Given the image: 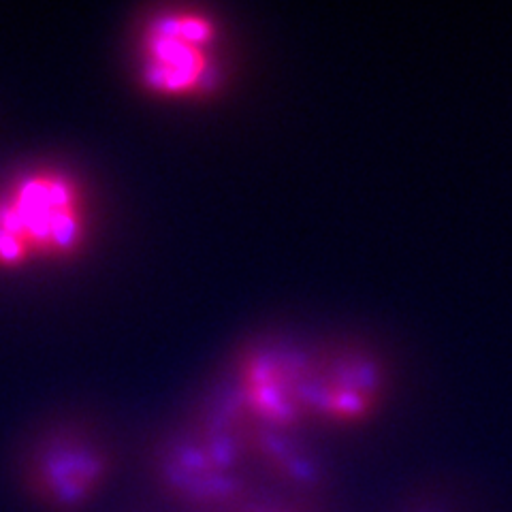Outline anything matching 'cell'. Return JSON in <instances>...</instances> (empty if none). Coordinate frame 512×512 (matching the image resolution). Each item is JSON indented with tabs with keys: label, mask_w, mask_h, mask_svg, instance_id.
Wrapping results in <instances>:
<instances>
[{
	"label": "cell",
	"mask_w": 512,
	"mask_h": 512,
	"mask_svg": "<svg viewBox=\"0 0 512 512\" xmlns=\"http://www.w3.org/2000/svg\"><path fill=\"white\" fill-rule=\"evenodd\" d=\"M252 466L250 423L229 387L175 427L154 455L160 487L192 512H233L254 500Z\"/></svg>",
	"instance_id": "obj_1"
},
{
	"label": "cell",
	"mask_w": 512,
	"mask_h": 512,
	"mask_svg": "<svg viewBox=\"0 0 512 512\" xmlns=\"http://www.w3.org/2000/svg\"><path fill=\"white\" fill-rule=\"evenodd\" d=\"M86 239V197L69 171L22 169L0 188V267L69 259Z\"/></svg>",
	"instance_id": "obj_2"
},
{
	"label": "cell",
	"mask_w": 512,
	"mask_h": 512,
	"mask_svg": "<svg viewBox=\"0 0 512 512\" xmlns=\"http://www.w3.org/2000/svg\"><path fill=\"white\" fill-rule=\"evenodd\" d=\"M220 41L210 15L175 7L150 13L135 37L139 86L160 99H205L224 79Z\"/></svg>",
	"instance_id": "obj_3"
},
{
	"label": "cell",
	"mask_w": 512,
	"mask_h": 512,
	"mask_svg": "<svg viewBox=\"0 0 512 512\" xmlns=\"http://www.w3.org/2000/svg\"><path fill=\"white\" fill-rule=\"evenodd\" d=\"M312 357L288 340H261L239 357L231 393L246 419L263 429L293 431L308 416Z\"/></svg>",
	"instance_id": "obj_4"
},
{
	"label": "cell",
	"mask_w": 512,
	"mask_h": 512,
	"mask_svg": "<svg viewBox=\"0 0 512 512\" xmlns=\"http://www.w3.org/2000/svg\"><path fill=\"white\" fill-rule=\"evenodd\" d=\"M105 446L77 427H54L32 444L24 483L35 502L52 512H79L99 495L109 476Z\"/></svg>",
	"instance_id": "obj_5"
},
{
	"label": "cell",
	"mask_w": 512,
	"mask_h": 512,
	"mask_svg": "<svg viewBox=\"0 0 512 512\" xmlns=\"http://www.w3.org/2000/svg\"><path fill=\"white\" fill-rule=\"evenodd\" d=\"M374 397V370L350 357H312L308 380V416L327 421H355L367 412Z\"/></svg>",
	"instance_id": "obj_6"
},
{
	"label": "cell",
	"mask_w": 512,
	"mask_h": 512,
	"mask_svg": "<svg viewBox=\"0 0 512 512\" xmlns=\"http://www.w3.org/2000/svg\"><path fill=\"white\" fill-rule=\"evenodd\" d=\"M233 512H306L303 508L295 506L293 502H284V500H261L256 495L254 500H250L248 504L239 506Z\"/></svg>",
	"instance_id": "obj_7"
}]
</instances>
